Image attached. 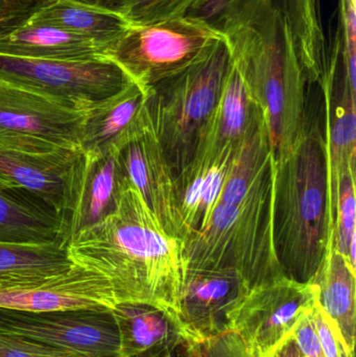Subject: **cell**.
<instances>
[{
  "mask_svg": "<svg viewBox=\"0 0 356 357\" xmlns=\"http://www.w3.org/2000/svg\"><path fill=\"white\" fill-rule=\"evenodd\" d=\"M186 16L223 38L232 64L265 113L276 162L286 159L309 129L307 77L280 0H199Z\"/></svg>",
  "mask_w": 356,
  "mask_h": 357,
  "instance_id": "obj_1",
  "label": "cell"
},
{
  "mask_svg": "<svg viewBox=\"0 0 356 357\" xmlns=\"http://www.w3.org/2000/svg\"><path fill=\"white\" fill-rule=\"evenodd\" d=\"M317 285L286 276L255 289L230 314L228 331L242 337L253 357L279 349L317 303Z\"/></svg>",
  "mask_w": 356,
  "mask_h": 357,
  "instance_id": "obj_9",
  "label": "cell"
},
{
  "mask_svg": "<svg viewBox=\"0 0 356 357\" xmlns=\"http://www.w3.org/2000/svg\"><path fill=\"white\" fill-rule=\"evenodd\" d=\"M356 270L330 248L311 282L317 285V302L340 329L351 352L355 347Z\"/></svg>",
  "mask_w": 356,
  "mask_h": 357,
  "instance_id": "obj_25",
  "label": "cell"
},
{
  "mask_svg": "<svg viewBox=\"0 0 356 357\" xmlns=\"http://www.w3.org/2000/svg\"><path fill=\"white\" fill-rule=\"evenodd\" d=\"M95 42L46 24L22 20L0 29V54L59 61L108 59Z\"/></svg>",
  "mask_w": 356,
  "mask_h": 357,
  "instance_id": "obj_17",
  "label": "cell"
},
{
  "mask_svg": "<svg viewBox=\"0 0 356 357\" xmlns=\"http://www.w3.org/2000/svg\"><path fill=\"white\" fill-rule=\"evenodd\" d=\"M340 23L344 83L356 96V0H340Z\"/></svg>",
  "mask_w": 356,
  "mask_h": 357,
  "instance_id": "obj_30",
  "label": "cell"
},
{
  "mask_svg": "<svg viewBox=\"0 0 356 357\" xmlns=\"http://www.w3.org/2000/svg\"><path fill=\"white\" fill-rule=\"evenodd\" d=\"M313 319L324 356L355 357V354L349 349L340 329L320 307L318 302L313 310Z\"/></svg>",
  "mask_w": 356,
  "mask_h": 357,
  "instance_id": "obj_32",
  "label": "cell"
},
{
  "mask_svg": "<svg viewBox=\"0 0 356 357\" xmlns=\"http://www.w3.org/2000/svg\"><path fill=\"white\" fill-rule=\"evenodd\" d=\"M169 357H176V352L173 354V356H169Z\"/></svg>",
  "mask_w": 356,
  "mask_h": 357,
  "instance_id": "obj_39",
  "label": "cell"
},
{
  "mask_svg": "<svg viewBox=\"0 0 356 357\" xmlns=\"http://www.w3.org/2000/svg\"><path fill=\"white\" fill-rule=\"evenodd\" d=\"M75 264L102 273L117 304L142 303L163 310L181 327V241L165 232L134 187L118 208L67 245Z\"/></svg>",
  "mask_w": 356,
  "mask_h": 357,
  "instance_id": "obj_2",
  "label": "cell"
},
{
  "mask_svg": "<svg viewBox=\"0 0 356 357\" xmlns=\"http://www.w3.org/2000/svg\"><path fill=\"white\" fill-rule=\"evenodd\" d=\"M0 331L85 357H123L110 308L37 312L0 307Z\"/></svg>",
  "mask_w": 356,
  "mask_h": 357,
  "instance_id": "obj_10",
  "label": "cell"
},
{
  "mask_svg": "<svg viewBox=\"0 0 356 357\" xmlns=\"http://www.w3.org/2000/svg\"><path fill=\"white\" fill-rule=\"evenodd\" d=\"M6 1L10 4V8H12L15 12H17L19 8L26 2V0H6Z\"/></svg>",
  "mask_w": 356,
  "mask_h": 357,
  "instance_id": "obj_36",
  "label": "cell"
},
{
  "mask_svg": "<svg viewBox=\"0 0 356 357\" xmlns=\"http://www.w3.org/2000/svg\"><path fill=\"white\" fill-rule=\"evenodd\" d=\"M334 75L322 84L326 107V174L332 231L338 211L342 183L356 171V96L343 82L340 98L334 96Z\"/></svg>",
  "mask_w": 356,
  "mask_h": 357,
  "instance_id": "obj_16",
  "label": "cell"
},
{
  "mask_svg": "<svg viewBox=\"0 0 356 357\" xmlns=\"http://www.w3.org/2000/svg\"><path fill=\"white\" fill-rule=\"evenodd\" d=\"M0 79L87 113L132 81L110 59L59 61L0 54Z\"/></svg>",
  "mask_w": 356,
  "mask_h": 357,
  "instance_id": "obj_7",
  "label": "cell"
},
{
  "mask_svg": "<svg viewBox=\"0 0 356 357\" xmlns=\"http://www.w3.org/2000/svg\"><path fill=\"white\" fill-rule=\"evenodd\" d=\"M268 357H284V352H282V346L279 348V349L276 350L273 354Z\"/></svg>",
  "mask_w": 356,
  "mask_h": 357,
  "instance_id": "obj_37",
  "label": "cell"
},
{
  "mask_svg": "<svg viewBox=\"0 0 356 357\" xmlns=\"http://www.w3.org/2000/svg\"><path fill=\"white\" fill-rule=\"evenodd\" d=\"M112 310L123 357H169L185 343L181 327L155 306L121 303Z\"/></svg>",
  "mask_w": 356,
  "mask_h": 357,
  "instance_id": "obj_19",
  "label": "cell"
},
{
  "mask_svg": "<svg viewBox=\"0 0 356 357\" xmlns=\"http://www.w3.org/2000/svg\"><path fill=\"white\" fill-rule=\"evenodd\" d=\"M332 248L356 270L355 175L348 176L341 186Z\"/></svg>",
  "mask_w": 356,
  "mask_h": 357,
  "instance_id": "obj_27",
  "label": "cell"
},
{
  "mask_svg": "<svg viewBox=\"0 0 356 357\" xmlns=\"http://www.w3.org/2000/svg\"><path fill=\"white\" fill-rule=\"evenodd\" d=\"M23 20L50 25L91 40L104 47L106 52L130 25L118 13L71 0H44Z\"/></svg>",
  "mask_w": 356,
  "mask_h": 357,
  "instance_id": "obj_21",
  "label": "cell"
},
{
  "mask_svg": "<svg viewBox=\"0 0 356 357\" xmlns=\"http://www.w3.org/2000/svg\"><path fill=\"white\" fill-rule=\"evenodd\" d=\"M282 352H284V357H302L296 344L291 339L282 345Z\"/></svg>",
  "mask_w": 356,
  "mask_h": 357,
  "instance_id": "obj_35",
  "label": "cell"
},
{
  "mask_svg": "<svg viewBox=\"0 0 356 357\" xmlns=\"http://www.w3.org/2000/svg\"><path fill=\"white\" fill-rule=\"evenodd\" d=\"M290 339L295 342L302 357H325L314 323L313 312L297 323Z\"/></svg>",
  "mask_w": 356,
  "mask_h": 357,
  "instance_id": "obj_33",
  "label": "cell"
},
{
  "mask_svg": "<svg viewBox=\"0 0 356 357\" xmlns=\"http://www.w3.org/2000/svg\"><path fill=\"white\" fill-rule=\"evenodd\" d=\"M275 251L284 274L311 282L332 248L325 140L314 128L288 157L275 161Z\"/></svg>",
  "mask_w": 356,
  "mask_h": 357,
  "instance_id": "obj_3",
  "label": "cell"
},
{
  "mask_svg": "<svg viewBox=\"0 0 356 357\" xmlns=\"http://www.w3.org/2000/svg\"><path fill=\"white\" fill-rule=\"evenodd\" d=\"M288 15L297 52L307 81L320 85L338 61V52L328 58L321 22L320 0H280Z\"/></svg>",
  "mask_w": 356,
  "mask_h": 357,
  "instance_id": "obj_26",
  "label": "cell"
},
{
  "mask_svg": "<svg viewBox=\"0 0 356 357\" xmlns=\"http://www.w3.org/2000/svg\"><path fill=\"white\" fill-rule=\"evenodd\" d=\"M274 165L275 157L269 127L265 113L261 111L235 146L219 204L240 203Z\"/></svg>",
  "mask_w": 356,
  "mask_h": 357,
  "instance_id": "obj_24",
  "label": "cell"
},
{
  "mask_svg": "<svg viewBox=\"0 0 356 357\" xmlns=\"http://www.w3.org/2000/svg\"><path fill=\"white\" fill-rule=\"evenodd\" d=\"M199 0H127L121 15L129 24H150L184 17Z\"/></svg>",
  "mask_w": 356,
  "mask_h": 357,
  "instance_id": "obj_28",
  "label": "cell"
},
{
  "mask_svg": "<svg viewBox=\"0 0 356 357\" xmlns=\"http://www.w3.org/2000/svg\"><path fill=\"white\" fill-rule=\"evenodd\" d=\"M236 146L202 150L175 177V205L181 227L180 241L210 222L229 174Z\"/></svg>",
  "mask_w": 356,
  "mask_h": 357,
  "instance_id": "obj_15",
  "label": "cell"
},
{
  "mask_svg": "<svg viewBox=\"0 0 356 357\" xmlns=\"http://www.w3.org/2000/svg\"><path fill=\"white\" fill-rule=\"evenodd\" d=\"M130 186L116 149L84 153L70 211L62 225V238L66 245L82 231L112 215Z\"/></svg>",
  "mask_w": 356,
  "mask_h": 357,
  "instance_id": "obj_14",
  "label": "cell"
},
{
  "mask_svg": "<svg viewBox=\"0 0 356 357\" xmlns=\"http://www.w3.org/2000/svg\"><path fill=\"white\" fill-rule=\"evenodd\" d=\"M261 111L231 62L219 102L196 153L201 150L219 151L228 146H238Z\"/></svg>",
  "mask_w": 356,
  "mask_h": 357,
  "instance_id": "obj_22",
  "label": "cell"
},
{
  "mask_svg": "<svg viewBox=\"0 0 356 357\" xmlns=\"http://www.w3.org/2000/svg\"><path fill=\"white\" fill-rule=\"evenodd\" d=\"M176 357H253L242 337L227 331L198 342H185Z\"/></svg>",
  "mask_w": 356,
  "mask_h": 357,
  "instance_id": "obj_29",
  "label": "cell"
},
{
  "mask_svg": "<svg viewBox=\"0 0 356 357\" xmlns=\"http://www.w3.org/2000/svg\"><path fill=\"white\" fill-rule=\"evenodd\" d=\"M150 89L131 82L86 113L79 148L84 153L116 148L150 112Z\"/></svg>",
  "mask_w": 356,
  "mask_h": 357,
  "instance_id": "obj_18",
  "label": "cell"
},
{
  "mask_svg": "<svg viewBox=\"0 0 356 357\" xmlns=\"http://www.w3.org/2000/svg\"><path fill=\"white\" fill-rule=\"evenodd\" d=\"M71 1L121 14V10L127 3V0H71Z\"/></svg>",
  "mask_w": 356,
  "mask_h": 357,
  "instance_id": "obj_34",
  "label": "cell"
},
{
  "mask_svg": "<svg viewBox=\"0 0 356 357\" xmlns=\"http://www.w3.org/2000/svg\"><path fill=\"white\" fill-rule=\"evenodd\" d=\"M86 113L0 79V136L39 138L79 148Z\"/></svg>",
  "mask_w": 356,
  "mask_h": 357,
  "instance_id": "obj_12",
  "label": "cell"
},
{
  "mask_svg": "<svg viewBox=\"0 0 356 357\" xmlns=\"http://www.w3.org/2000/svg\"><path fill=\"white\" fill-rule=\"evenodd\" d=\"M115 149L130 185L140 193L165 232L180 241L175 175L155 131L150 112Z\"/></svg>",
  "mask_w": 356,
  "mask_h": 357,
  "instance_id": "obj_11",
  "label": "cell"
},
{
  "mask_svg": "<svg viewBox=\"0 0 356 357\" xmlns=\"http://www.w3.org/2000/svg\"><path fill=\"white\" fill-rule=\"evenodd\" d=\"M230 67L221 37L198 62L150 88L153 125L175 177L194 159Z\"/></svg>",
  "mask_w": 356,
  "mask_h": 357,
  "instance_id": "obj_5",
  "label": "cell"
},
{
  "mask_svg": "<svg viewBox=\"0 0 356 357\" xmlns=\"http://www.w3.org/2000/svg\"><path fill=\"white\" fill-rule=\"evenodd\" d=\"M84 152L39 138L0 136V181L26 190L58 213L70 211Z\"/></svg>",
  "mask_w": 356,
  "mask_h": 357,
  "instance_id": "obj_8",
  "label": "cell"
},
{
  "mask_svg": "<svg viewBox=\"0 0 356 357\" xmlns=\"http://www.w3.org/2000/svg\"><path fill=\"white\" fill-rule=\"evenodd\" d=\"M73 266L63 243H0V289L39 284Z\"/></svg>",
  "mask_w": 356,
  "mask_h": 357,
  "instance_id": "obj_23",
  "label": "cell"
},
{
  "mask_svg": "<svg viewBox=\"0 0 356 357\" xmlns=\"http://www.w3.org/2000/svg\"><path fill=\"white\" fill-rule=\"evenodd\" d=\"M221 38L192 16L150 24H130L107 50V58L144 89L167 81L198 62Z\"/></svg>",
  "mask_w": 356,
  "mask_h": 357,
  "instance_id": "obj_6",
  "label": "cell"
},
{
  "mask_svg": "<svg viewBox=\"0 0 356 357\" xmlns=\"http://www.w3.org/2000/svg\"><path fill=\"white\" fill-rule=\"evenodd\" d=\"M116 305L110 281L102 273L75 262L39 284L0 289V307L25 312L113 310Z\"/></svg>",
  "mask_w": 356,
  "mask_h": 357,
  "instance_id": "obj_13",
  "label": "cell"
},
{
  "mask_svg": "<svg viewBox=\"0 0 356 357\" xmlns=\"http://www.w3.org/2000/svg\"><path fill=\"white\" fill-rule=\"evenodd\" d=\"M275 165L238 204H219L206 227L181 241L184 270L230 268L255 289L286 276L275 251Z\"/></svg>",
  "mask_w": 356,
  "mask_h": 357,
  "instance_id": "obj_4",
  "label": "cell"
},
{
  "mask_svg": "<svg viewBox=\"0 0 356 357\" xmlns=\"http://www.w3.org/2000/svg\"><path fill=\"white\" fill-rule=\"evenodd\" d=\"M6 22H3V21L0 20V29H1V27L6 26Z\"/></svg>",
  "mask_w": 356,
  "mask_h": 357,
  "instance_id": "obj_38",
  "label": "cell"
},
{
  "mask_svg": "<svg viewBox=\"0 0 356 357\" xmlns=\"http://www.w3.org/2000/svg\"><path fill=\"white\" fill-rule=\"evenodd\" d=\"M0 243H65L60 216L26 190L0 181Z\"/></svg>",
  "mask_w": 356,
  "mask_h": 357,
  "instance_id": "obj_20",
  "label": "cell"
},
{
  "mask_svg": "<svg viewBox=\"0 0 356 357\" xmlns=\"http://www.w3.org/2000/svg\"><path fill=\"white\" fill-rule=\"evenodd\" d=\"M0 357H85L0 331Z\"/></svg>",
  "mask_w": 356,
  "mask_h": 357,
  "instance_id": "obj_31",
  "label": "cell"
}]
</instances>
